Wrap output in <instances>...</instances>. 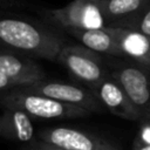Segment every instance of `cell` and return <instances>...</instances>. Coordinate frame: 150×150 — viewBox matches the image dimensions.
<instances>
[{"mask_svg": "<svg viewBox=\"0 0 150 150\" xmlns=\"http://www.w3.org/2000/svg\"><path fill=\"white\" fill-rule=\"evenodd\" d=\"M47 80L46 71L33 59L2 46L0 52V91L26 88Z\"/></svg>", "mask_w": 150, "mask_h": 150, "instance_id": "4", "label": "cell"}, {"mask_svg": "<svg viewBox=\"0 0 150 150\" xmlns=\"http://www.w3.org/2000/svg\"><path fill=\"white\" fill-rule=\"evenodd\" d=\"M132 150H150V145L139 143L137 141H134V143H132Z\"/></svg>", "mask_w": 150, "mask_h": 150, "instance_id": "17", "label": "cell"}, {"mask_svg": "<svg viewBox=\"0 0 150 150\" xmlns=\"http://www.w3.org/2000/svg\"><path fill=\"white\" fill-rule=\"evenodd\" d=\"M0 40L2 46L33 59L56 61L63 48L64 39L56 32L16 18L0 20Z\"/></svg>", "mask_w": 150, "mask_h": 150, "instance_id": "1", "label": "cell"}, {"mask_svg": "<svg viewBox=\"0 0 150 150\" xmlns=\"http://www.w3.org/2000/svg\"><path fill=\"white\" fill-rule=\"evenodd\" d=\"M56 61L82 86L93 90L109 75L98 53L83 45H64Z\"/></svg>", "mask_w": 150, "mask_h": 150, "instance_id": "3", "label": "cell"}, {"mask_svg": "<svg viewBox=\"0 0 150 150\" xmlns=\"http://www.w3.org/2000/svg\"><path fill=\"white\" fill-rule=\"evenodd\" d=\"M32 116L20 109L4 108L0 117V135L13 142H30L34 137Z\"/></svg>", "mask_w": 150, "mask_h": 150, "instance_id": "11", "label": "cell"}, {"mask_svg": "<svg viewBox=\"0 0 150 150\" xmlns=\"http://www.w3.org/2000/svg\"><path fill=\"white\" fill-rule=\"evenodd\" d=\"M116 27L134 29L150 36V1L130 19L121 22Z\"/></svg>", "mask_w": 150, "mask_h": 150, "instance_id": "14", "label": "cell"}, {"mask_svg": "<svg viewBox=\"0 0 150 150\" xmlns=\"http://www.w3.org/2000/svg\"><path fill=\"white\" fill-rule=\"evenodd\" d=\"M46 18L64 30L109 27L101 0H73L63 7L46 11Z\"/></svg>", "mask_w": 150, "mask_h": 150, "instance_id": "5", "label": "cell"}, {"mask_svg": "<svg viewBox=\"0 0 150 150\" xmlns=\"http://www.w3.org/2000/svg\"><path fill=\"white\" fill-rule=\"evenodd\" d=\"M124 88L139 112V121L150 122V66L124 62L110 73Z\"/></svg>", "mask_w": 150, "mask_h": 150, "instance_id": "6", "label": "cell"}, {"mask_svg": "<svg viewBox=\"0 0 150 150\" xmlns=\"http://www.w3.org/2000/svg\"><path fill=\"white\" fill-rule=\"evenodd\" d=\"M41 142L64 150H122L118 145L95 134L69 127H53L39 132Z\"/></svg>", "mask_w": 150, "mask_h": 150, "instance_id": "8", "label": "cell"}, {"mask_svg": "<svg viewBox=\"0 0 150 150\" xmlns=\"http://www.w3.org/2000/svg\"><path fill=\"white\" fill-rule=\"evenodd\" d=\"M0 103L2 108L20 109L35 118H79L89 116L91 114L83 108L66 104L57 100L47 97L38 93L28 91L22 88L1 93Z\"/></svg>", "mask_w": 150, "mask_h": 150, "instance_id": "2", "label": "cell"}, {"mask_svg": "<svg viewBox=\"0 0 150 150\" xmlns=\"http://www.w3.org/2000/svg\"><path fill=\"white\" fill-rule=\"evenodd\" d=\"M94 93L97 95L104 108L112 115L128 121L139 122L141 116L138 110L122 84L111 74H109L100 86L94 89Z\"/></svg>", "mask_w": 150, "mask_h": 150, "instance_id": "9", "label": "cell"}, {"mask_svg": "<svg viewBox=\"0 0 150 150\" xmlns=\"http://www.w3.org/2000/svg\"><path fill=\"white\" fill-rule=\"evenodd\" d=\"M23 150H64V149H61V148H57V146H54V145H50V144L41 142L40 144H36L34 146L25 148Z\"/></svg>", "mask_w": 150, "mask_h": 150, "instance_id": "16", "label": "cell"}, {"mask_svg": "<svg viewBox=\"0 0 150 150\" xmlns=\"http://www.w3.org/2000/svg\"><path fill=\"white\" fill-rule=\"evenodd\" d=\"M109 27H116L139 12L150 0H101Z\"/></svg>", "mask_w": 150, "mask_h": 150, "instance_id": "13", "label": "cell"}, {"mask_svg": "<svg viewBox=\"0 0 150 150\" xmlns=\"http://www.w3.org/2000/svg\"><path fill=\"white\" fill-rule=\"evenodd\" d=\"M123 56L134 62L150 66V36L134 29L110 27Z\"/></svg>", "mask_w": 150, "mask_h": 150, "instance_id": "10", "label": "cell"}, {"mask_svg": "<svg viewBox=\"0 0 150 150\" xmlns=\"http://www.w3.org/2000/svg\"><path fill=\"white\" fill-rule=\"evenodd\" d=\"M66 32L80 41L81 45L98 54L123 56L110 27L98 29H67Z\"/></svg>", "mask_w": 150, "mask_h": 150, "instance_id": "12", "label": "cell"}, {"mask_svg": "<svg viewBox=\"0 0 150 150\" xmlns=\"http://www.w3.org/2000/svg\"><path fill=\"white\" fill-rule=\"evenodd\" d=\"M22 89L45 95L66 104L83 108L91 114L102 112L103 109H105L94 90L82 84L68 83L63 81H49L47 79L40 83Z\"/></svg>", "mask_w": 150, "mask_h": 150, "instance_id": "7", "label": "cell"}, {"mask_svg": "<svg viewBox=\"0 0 150 150\" xmlns=\"http://www.w3.org/2000/svg\"><path fill=\"white\" fill-rule=\"evenodd\" d=\"M134 141L150 145V122L149 121L138 122V130Z\"/></svg>", "mask_w": 150, "mask_h": 150, "instance_id": "15", "label": "cell"}]
</instances>
